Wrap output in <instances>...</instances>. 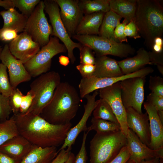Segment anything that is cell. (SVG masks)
Returning a JSON list of instances; mask_svg holds the SVG:
<instances>
[{
	"mask_svg": "<svg viewBox=\"0 0 163 163\" xmlns=\"http://www.w3.org/2000/svg\"><path fill=\"white\" fill-rule=\"evenodd\" d=\"M20 135L33 145L43 148L57 147L63 143L72 127L71 122L50 123L40 115L30 113L13 115Z\"/></svg>",
	"mask_w": 163,
	"mask_h": 163,
	"instance_id": "obj_1",
	"label": "cell"
},
{
	"mask_svg": "<svg viewBox=\"0 0 163 163\" xmlns=\"http://www.w3.org/2000/svg\"><path fill=\"white\" fill-rule=\"evenodd\" d=\"M80 98L73 86L67 82H61L51 100L40 115L53 124L62 125L71 122L78 112Z\"/></svg>",
	"mask_w": 163,
	"mask_h": 163,
	"instance_id": "obj_2",
	"label": "cell"
},
{
	"mask_svg": "<svg viewBox=\"0 0 163 163\" xmlns=\"http://www.w3.org/2000/svg\"><path fill=\"white\" fill-rule=\"evenodd\" d=\"M134 21L147 46L152 48L156 37L163 33V8L155 0H137Z\"/></svg>",
	"mask_w": 163,
	"mask_h": 163,
	"instance_id": "obj_3",
	"label": "cell"
},
{
	"mask_svg": "<svg viewBox=\"0 0 163 163\" xmlns=\"http://www.w3.org/2000/svg\"><path fill=\"white\" fill-rule=\"evenodd\" d=\"M127 145L120 130L96 133L90 142V163H109Z\"/></svg>",
	"mask_w": 163,
	"mask_h": 163,
	"instance_id": "obj_4",
	"label": "cell"
},
{
	"mask_svg": "<svg viewBox=\"0 0 163 163\" xmlns=\"http://www.w3.org/2000/svg\"><path fill=\"white\" fill-rule=\"evenodd\" d=\"M60 83V75L54 71L42 74L34 80L30 84V90L34 97L26 113L40 115L51 100L56 88Z\"/></svg>",
	"mask_w": 163,
	"mask_h": 163,
	"instance_id": "obj_5",
	"label": "cell"
},
{
	"mask_svg": "<svg viewBox=\"0 0 163 163\" xmlns=\"http://www.w3.org/2000/svg\"><path fill=\"white\" fill-rule=\"evenodd\" d=\"M72 37L91 48L97 57L111 55L120 58L134 54L135 49L128 44L114 41L98 35L74 34Z\"/></svg>",
	"mask_w": 163,
	"mask_h": 163,
	"instance_id": "obj_6",
	"label": "cell"
},
{
	"mask_svg": "<svg viewBox=\"0 0 163 163\" xmlns=\"http://www.w3.org/2000/svg\"><path fill=\"white\" fill-rule=\"evenodd\" d=\"M66 52V46L60 43L59 39L51 36L48 43L41 47L39 51L24 65L31 77L38 76L50 70L52 58L54 56Z\"/></svg>",
	"mask_w": 163,
	"mask_h": 163,
	"instance_id": "obj_7",
	"label": "cell"
},
{
	"mask_svg": "<svg viewBox=\"0 0 163 163\" xmlns=\"http://www.w3.org/2000/svg\"><path fill=\"white\" fill-rule=\"evenodd\" d=\"M44 11L48 14L52 28L51 36L57 37L66 46L68 57L72 64L76 60L73 50L76 48L79 50L82 45L73 41L69 36L61 19L59 8L55 0L43 1Z\"/></svg>",
	"mask_w": 163,
	"mask_h": 163,
	"instance_id": "obj_8",
	"label": "cell"
},
{
	"mask_svg": "<svg viewBox=\"0 0 163 163\" xmlns=\"http://www.w3.org/2000/svg\"><path fill=\"white\" fill-rule=\"evenodd\" d=\"M43 1H40L28 17L24 32L29 36L40 47L49 42L52 28L44 13Z\"/></svg>",
	"mask_w": 163,
	"mask_h": 163,
	"instance_id": "obj_9",
	"label": "cell"
},
{
	"mask_svg": "<svg viewBox=\"0 0 163 163\" xmlns=\"http://www.w3.org/2000/svg\"><path fill=\"white\" fill-rule=\"evenodd\" d=\"M153 71L152 68L148 67L142 68L135 72L120 77L99 78L93 76L89 78H82L78 86L80 97L83 98L91 92L109 86L127 78L145 77Z\"/></svg>",
	"mask_w": 163,
	"mask_h": 163,
	"instance_id": "obj_10",
	"label": "cell"
},
{
	"mask_svg": "<svg viewBox=\"0 0 163 163\" xmlns=\"http://www.w3.org/2000/svg\"><path fill=\"white\" fill-rule=\"evenodd\" d=\"M145 78H131L120 82L121 99L126 109L131 108L139 113H142Z\"/></svg>",
	"mask_w": 163,
	"mask_h": 163,
	"instance_id": "obj_11",
	"label": "cell"
},
{
	"mask_svg": "<svg viewBox=\"0 0 163 163\" xmlns=\"http://www.w3.org/2000/svg\"><path fill=\"white\" fill-rule=\"evenodd\" d=\"M100 98L105 100L110 106L120 127L126 136L129 128L126 122V109L121 99L120 82L99 89Z\"/></svg>",
	"mask_w": 163,
	"mask_h": 163,
	"instance_id": "obj_12",
	"label": "cell"
},
{
	"mask_svg": "<svg viewBox=\"0 0 163 163\" xmlns=\"http://www.w3.org/2000/svg\"><path fill=\"white\" fill-rule=\"evenodd\" d=\"M0 60L8 69L10 82L14 89L21 83L31 80V77L25 69L23 63L11 54L7 44L3 47Z\"/></svg>",
	"mask_w": 163,
	"mask_h": 163,
	"instance_id": "obj_13",
	"label": "cell"
},
{
	"mask_svg": "<svg viewBox=\"0 0 163 163\" xmlns=\"http://www.w3.org/2000/svg\"><path fill=\"white\" fill-rule=\"evenodd\" d=\"M55 0L59 5L62 21L71 37L84 15L79 6V0Z\"/></svg>",
	"mask_w": 163,
	"mask_h": 163,
	"instance_id": "obj_14",
	"label": "cell"
},
{
	"mask_svg": "<svg viewBox=\"0 0 163 163\" xmlns=\"http://www.w3.org/2000/svg\"><path fill=\"white\" fill-rule=\"evenodd\" d=\"M8 45L11 54L23 64L32 58L41 48L39 44L24 32L18 35Z\"/></svg>",
	"mask_w": 163,
	"mask_h": 163,
	"instance_id": "obj_15",
	"label": "cell"
},
{
	"mask_svg": "<svg viewBox=\"0 0 163 163\" xmlns=\"http://www.w3.org/2000/svg\"><path fill=\"white\" fill-rule=\"evenodd\" d=\"M127 146L130 157L137 163L144 160L157 158H163V149L153 150L143 143L136 134L129 129L126 136Z\"/></svg>",
	"mask_w": 163,
	"mask_h": 163,
	"instance_id": "obj_16",
	"label": "cell"
},
{
	"mask_svg": "<svg viewBox=\"0 0 163 163\" xmlns=\"http://www.w3.org/2000/svg\"><path fill=\"white\" fill-rule=\"evenodd\" d=\"M98 94V91H95L92 94H89L85 97L87 100V102L84 105L83 114L78 123L70 129L59 151L67 148H72V145L74 143L79 134L82 132L87 131V122L97 104V100H96V98Z\"/></svg>",
	"mask_w": 163,
	"mask_h": 163,
	"instance_id": "obj_17",
	"label": "cell"
},
{
	"mask_svg": "<svg viewBox=\"0 0 163 163\" xmlns=\"http://www.w3.org/2000/svg\"><path fill=\"white\" fill-rule=\"evenodd\" d=\"M126 122L128 128L140 140L149 147L151 140L149 119L147 113H140L131 108L126 109Z\"/></svg>",
	"mask_w": 163,
	"mask_h": 163,
	"instance_id": "obj_18",
	"label": "cell"
},
{
	"mask_svg": "<svg viewBox=\"0 0 163 163\" xmlns=\"http://www.w3.org/2000/svg\"><path fill=\"white\" fill-rule=\"evenodd\" d=\"M144 107L148 115L150 131L151 140L149 147L153 150L163 149V123L153 106L146 101Z\"/></svg>",
	"mask_w": 163,
	"mask_h": 163,
	"instance_id": "obj_19",
	"label": "cell"
},
{
	"mask_svg": "<svg viewBox=\"0 0 163 163\" xmlns=\"http://www.w3.org/2000/svg\"><path fill=\"white\" fill-rule=\"evenodd\" d=\"M33 145L19 135L8 140L0 146V150L10 157L21 161L29 152Z\"/></svg>",
	"mask_w": 163,
	"mask_h": 163,
	"instance_id": "obj_20",
	"label": "cell"
},
{
	"mask_svg": "<svg viewBox=\"0 0 163 163\" xmlns=\"http://www.w3.org/2000/svg\"><path fill=\"white\" fill-rule=\"evenodd\" d=\"M117 62L123 75L137 71L147 64L152 65L149 52L142 47L138 50L134 56Z\"/></svg>",
	"mask_w": 163,
	"mask_h": 163,
	"instance_id": "obj_21",
	"label": "cell"
},
{
	"mask_svg": "<svg viewBox=\"0 0 163 163\" xmlns=\"http://www.w3.org/2000/svg\"><path fill=\"white\" fill-rule=\"evenodd\" d=\"M95 70L93 76L99 78H111L122 76L118 62L107 56L95 58Z\"/></svg>",
	"mask_w": 163,
	"mask_h": 163,
	"instance_id": "obj_22",
	"label": "cell"
},
{
	"mask_svg": "<svg viewBox=\"0 0 163 163\" xmlns=\"http://www.w3.org/2000/svg\"><path fill=\"white\" fill-rule=\"evenodd\" d=\"M105 13H94L84 15L76 29L77 35H98Z\"/></svg>",
	"mask_w": 163,
	"mask_h": 163,
	"instance_id": "obj_23",
	"label": "cell"
},
{
	"mask_svg": "<svg viewBox=\"0 0 163 163\" xmlns=\"http://www.w3.org/2000/svg\"><path fill=\"white\" fill-rule=\"evenodd\" d=\"M59 152L55 147L43 148L33 145L30 151L19 163H50Z\"/></svg>",
	"mask_w": 163,
	"mask_h": 163,
	"instance_id": "obj_24",
	"label": "cell"
},
{
	"mask_svg": "<svg viewBox=\"0 0 163 163\" xmlns=\"http://www.w3.org/2000/svg\"><path fill=\"white\" fill-rule=\"evenodd\" d=\"M4 22L3 29H9L17 33L24 31L28 17L20 13L14 8L0 11Z\"/></svg>",
	"mask_w": 163,
	"mask_h": 163,
	"instance_id": "obj_25",
	"label": "cell"
},
{
	"mask_svg": "<svg viewBox=\"0 0 163 163\" xmlns=\"http://www.w3.org/2000/svg\"><path fill=\"white\" fill-rule=\"evenodd\" d=\"M110 10L128 23L134 20L137 8V0H108Z\"/></svg>",
	"mask_w": 163,
	"mask_h": 163,
	"instance_id": "obj_26",
	"label": "cell"
},
{
	"mask_svg": "<svg viewBox=\"0 0 163 163\" xmlns=\"http://www.w3.org/2000/svg\"><path fill=\"white\" fill-rule=\"evenodd\" d=\"M122 18L111 10L105 13L100 27L98 35L117 42L114 38V31Z\"/></svg>",
	"mask_w": 163,
	"mask_h": 163,
	"instance_id": "obj_27",
	"label": "cell"
},
{
	"mask_svg": "<svg viewBox=\"0 0 163 163\" xmlns=\"http://www.w3.org/2000/svg\"><path fill=\"white\" fill-rule=\"evenodd\" d=\"M78 4L84 15L110 10L108 0H80Z\"/></svg>",
	"mask_w": 163,
	"mask_h": 163,
	"instance_id": "obj_28",
	"label": "cell"
},
{
	"mask_svg": "<svg viewBox=\"0 0 163 163\" xmlns=\"http://www.w3.org/2000/svg\"><path fill=\"white\" fill-rule=\"evenodd\" d=\"M19 135L13 115L7 120L0 121V146L10 139Z\"/></svg>",
	"mask_w": 163,
	"mask_h": 163,
	"instance_id": "obj_29",
	"label": "cell"
},
{
	"mask_svg": "<svg viewBox=\"0 0 163 163\" xmlns=\"http://www.w3.org/2000/svg\"><path fill=\"white\" fill-rule=\"evenodd\" d=\"M93 117L119 123L117 120L108 103L100 98L93 112Z\"/></svg>",
	"mask_w": 163,
	"mask_h": 163,
	"instance_id": "obj_30",
	"label": "cell"
},
{
	"mask_svg": "<svg viewBox=\"0 0 163 163\" xmlns=\"http://www.w3.org/2000/svg\"><path fill=\"white\" fill-rule=\"evenodd\" d=\"M91 123V125L88 127L87 132L88 133L92 130L95 131L96 133H99L120 130V126L119 123L102 119L93 117Z\"/></svg>",
	"mask_w": 163,
	"mask_h": 163,
	"instance_id": "obj_31",
	"label": "cell"
},
{
	"mask_svg": "<svg viewBox=\"0 0 163 163\" xmlns=\"http://www.w3.org/2000/svg\"><path fill=\"white\" fill-rule=\"evenodd\" d=\"M7 70L6 66L0 62V93L9 97L14 89L11 85Z\"/></svg>",
	"mask_w": 163,
	"mask_h": 163,
	"instance_id": "obj_32",
	"label": "cell"
},
{
	"mask_svg": "<svg viewBox=\"0 0 163 163\" xmlns=\"http://www.w3.org/2000/svg\"><path fill=\"white\" fill-rule=\"evenodd\" d=\"M40 0H12L14 7L21 13L29 17L39 3Z\"/></svg>",
	"mask_w": 163,
	"mask_h": 163,
	"instance_id": "obj_33",
	"label": "cell"
},
{
	"mask_svg": "<svg viewBox=\"0 0 163 163\" xmlns=\"http://www.w3.org/2000/svg\"><path fill=\"white\" fill-rule=\"evenodd\" d=\"M24 95L18 88L14 89L13 92L9 97V103L12 113L13 115L19 113L20 109Z\"/></svg>",
	"mask_w": 163,
	"mask_h": 163,
	"instance_id": "obj_34",
	"label": "cell"
},
{
	"mask_svg": "<svg viewBox=\"0 0 163 163\" xmlns=\"http://www.w3.org/2000/svg\"><path fill=\"white\" fill-rule=\"evenodd\" d=\"M12 113L9 97L0 93V121L9 119Z\"/></svg>",
	"mask_w": 163,
	"mask_h": 163,
	"instance_id": "obj_35",
	"label": "cell"
},
{
	"mask_svg": "<svg viewBox=\"0 0 163 163\" xmlns=\"http://www.w3.org/2000/svg\"><path fill=\"white\" fill-rule=\"evenodd\" d=\"M80 63L94 65L95 58L93 50L89 47L82 45L79 50Z\"/></svg>",
	"mask_w": 163,
	"mask_h": 163,
	"instance_id": "obj_36",
	"label": "cell"
},
{
	"mask_svg": "<svg viewBox=\"0 0 163 163\" xmlns=\"http://www.w3.org/2000/svg\"><path fill=\"white\" fill-rule=\"evenodd\" d=\"M149 87L151 92L163 97V78L159 76H150Z\"/></svg>",
	"mask_w": 163,
	"mask_h": 163,
	"instance_id": "obj_37",
	"label": "cell"
},
{
	"mask_svg": "<svg viewBox=\"0 0 163 163\" xmlns=\"http://www.w3.org/2000/svg\"><path fill=\"white\" fill-rule=\"evenodd\" d=\"M88 133L87 132H84L81 146L78 152L75 157L74 163H87V156L85 143Z\"/></svg>",
	"mask_w": 163,
	"mask_h": 163,
	"instance_id": "obj_38",
	"label": "cell"
},
{
	"mask_svg": "<svg viewBox=\"0 0 163 163\" xmlns=\"http://www.w3.org/2000/svg\"><path fill=\"white\" fill-rule=\"evenodd\" d=\"M128 22L124 19L121 23L119 24L115 28L114 31V35L115 39L118 42L123 43L128 42L127 37L124 34V30Z\"/></svg>",
	"mask_w": 163,
	"mask_h": 163,
	"instance_id": "obj_39",
	"label": "cell"
},
{
	"mask_svg": "<svg viewBox=\"0 0 163 163\" xmlns=\"http://www.w3.org/2000/svg\"><path fill=\"white\" fill-rule=\"evenodd\" d=\"M146 101L153 106L157 111H163V97L151 92L147 96Z\"/></svg>",
	"mask_w": 163,
	"mask_h": 163,
	"instance_id": "obj_40",
	"label": "cell"
},
{
	"mask_svg": "<svg viewBox=\"0 0 163 163\" xmlns=\"http://www.w3.org/2000/svg\"><path fill=\"white\" fill-rule=\"evenodd\" d=\"M82 78H89L93 76L95 70V65L80 63L76 66Z\"/></svg>",
	"mask_w": 163,
	"mask_h": 163,
	"instance_id": "obj_41",
	"label": "cell"
},
{
	"mask_svg": "<svg viewBox=\"0 0 163 163\" xmlns=\"http://www.w3.org/2000/svg\"><path fill=\"white\" fill-rule=\"evenodd\" d=\"M34 97V95L30 90L27 92L26 95H23L20 109L19 113L24 114L27 113L31 105Z\"/></svg>",
	"mask_w": 163,
	"mask_h": 163,
	"instance_id": "obj_42",
	"label": "cell"
},
{
	"mask_svg": "<svg viewBox=\"0 0 163 163\" xmlns=\"http://www.w3.org/2000/svg\"><path fill=\"white\" fill-rule=\"evenodd\" d=\"M124 34L126 37H128L135 39L141 37L134 20L131 21L126 25Z\"/></svg>",
	"mask_w": 163,
	"mask_h": 163,
	"instance_id": "obj_43",
	"label": "cell"
},
{
	"mask_svg": "<svg viewBox=\"0 0 163 163\" xmlns=\"http://www.w3.org/2000/svg\"><path fill=\"white\" fill-rule=\"evenodd\" d=\"M130 157V154L126 145L122 148L118 154L109 163H126Z\"/></svg>",
	"mask_w": 163,
	"mask_h": 163,
	"instance_id": "obj_44",
	"label": "cell"
},
{
	"mask_svg": "<svg viewBox=\"0 0 163 163\" xmlns=\"http://www.w3.org/2000/svg\"><path fill=\"white\" fill-rule=\"evenodd\" d=\"M0 40L5 42H9L14 40L18 36L15 30L9 29H0Z\"/></svg>",
	"mask_w": 163,
	"mask_h": 163,
	"instance_id": "obj_45",
	"label": "cell"
},
{
	"mask_svg": "<svg viewBox=\"0 0 163 163\" xmlns=\"http://www.w3.org/2000/svg\"><path fill=\"white\" fill-rule=\"evenodd\" d=\"M72 148H67L59 151L57 156L50 163H65L68 160Z\"/></svg>",
	"mask_w": 163,
	"mask_h": 163,
	"instance_id": "obj_46",
	"label": "cell"
},
{
	"mask_svg": "<svg viewBox=\"0 0 163 163\" xmlns=\"http://www.w3.org/2000/svg\"><path fill=\"white\" fill-rule=\"evenodd\" d=\"M149 52L152 65H163V52L158 53L152 51Z\"/></svg>",
	"mask_w": 163,
	"mask_h": 163,
	"instance_id": "obj_47",
	"label": "cell"
},
{
	"mask_svg": "<svg viewBox=\"0 0 163 163\" xmlns=\"http://www.w3.org/2000/svg\"><path fill=\"white\" fill-rule=\"evenodd\" d=\"M20 162L10 157L0 150V163H19Z\"/></svg>",
	"mask_w": 163,
	"mask_h": 163,
	"instance_id": "obj_48",
	"label": "cell"
},
{
	"mask_svg": "<svg viewBox=\"0 0 163 163\" xmlns=\"http://www.w3.org/2000/svg\"><path fill=\"white\" fill-rule=\"evenodd\" d=\"M0 6L7 10L15 7L12 0H0Z\"/></svg>",
	"mask_w": 163,
	"mask_h": 163,
	"instance_id": "obj_49",
	"label": "cell"
},
{
	"mask_svg": "<svg viewBox=\"0 0 163 163\" xmlns=\"http://www.w3.org/2000/svg\"><path fill=\"white\" fill-rule=\"evenodd\" d=\"M59 62L61 65L66 66L70 63V60L68 56L61 55L59 57Z\"/></svg>",
	"mask_w": 163,
	"mask_h": 163,
	"instance_id": "obj_50",
	"label": "cell"
},
{
	"mask_svg": "<svg viewBox=\"0 0 163 163\" xmlns=\"http://www.w3.org/2000/svg\"><path fill=\"white\" fill-rule=\"evenodd\" d=\"M160 158H155L152 159L142 161L140 163H158Z\"/></svg>",
	"mask_w": 163,
	"mask_h": 163,
	"instance_id": "obj_51",
	"label": "cell"
},
{
	"mask_svg": "<svg viewBox=\"0 0 163 163\" xmlns=\"http://www.w3.org/2000/svg\"><path fill=\"white\" fill-rule=\"evenodd\" d=\"M75 157L74 154L71 152L68 160L65 163H74Z\"/></svg>",
	"mask_w": 163,
	"mask_h": 163,
	"instance_id": "obj_52",
	"label": "cell"
},
{
	"mask_svg": "<svg viewBox=\"0 0 163 163\" xmlns=\"http://www.w3.org/2000/svg\"><path fill=\"white\" fill-rule=\"evenodd\" d=\"M157 69L159 72L163 75V65H156Z\"/></svg>",
	"mask_w": 163,
	"mask_h": 163,
	"instance_id": "obj_53",
	"label": "cell"
},
{
	"mask_svg": "<svg viewBox=\"0 0 163 163\" xmlns=\"http://www.w3.org/2000/svg\"><path fill=\"white\" fill-rule=\"evenodd\" d=\"M126 163H137L133 159L129 158V159L127 161Z\"/></svg>",
	"mask_w": 163,
	"mask_h": 163,
	"instance_id": "obj_54",
	"label": "cell"
},
{
	"mask_svg": "<svg viewBox=\"0 0 163 163\" xmlns=\"http://www.w3.org/2000/svg\"><path fill=\"white\" fill-rule=\"evenodd\" d=\"M158 163H163V158H160Z\"/></svg>",
	"mask_w": 163,
	"mask_h": 163,
	"instance_id": "obj_55",
	"label": "cell"
},
{
	"mask_svg": "<svg viewBox=\"0 0 163 163\" xmlns=\"http://www.w3.org/2000/svg\"><path fill=\"white\" fill-rule=\"evenodd\" d=\"M2 48L3 47H2V46L0 45V55L2 51Z\"/></svg>",
	"mask_w": 163,
	"mask_h": 163,
	"instance_id": "obj_56",
	"label": "cell"
},
{
	"mask_svg": "<svg viewBox=\"0 0 163 163\" xmlns=\"http://www.w3.org/2000/svg\"><path fill=\"white\" fill-rule=\"evenodd\" d=\"M0 31H1V30H0Z\"/></svg>",
	"mask_w": 163,
	"mask_h": 163,
	"instance_id": "obj_57",
	"label": "cell"
}]
</instances>
